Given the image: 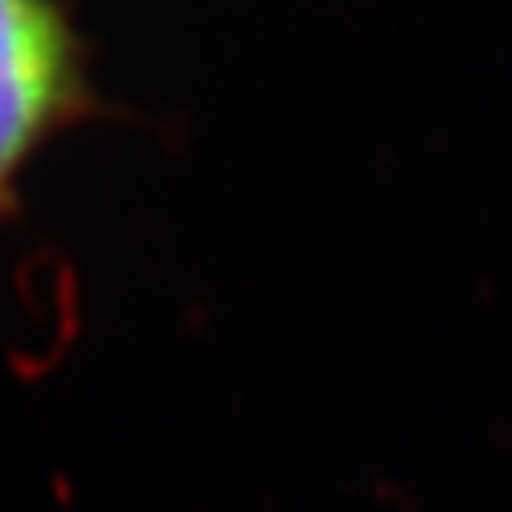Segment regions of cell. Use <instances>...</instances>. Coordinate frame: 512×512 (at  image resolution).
<instances>
[{"mask_svg": "<svg viewBox=\"0 0 512 512\" xmlns=\"http://www.w3.org/2000/svg\"><path fill=\"white\" fill-rule=\"evenodd\" d=\"M89 107L86 50L61 0H0V221L36 153Z\"/></svg>", "mask_w": 512, "mask_h": 512, "instance_id": "6da1fadb", "label": "cell"}]
</instances>
